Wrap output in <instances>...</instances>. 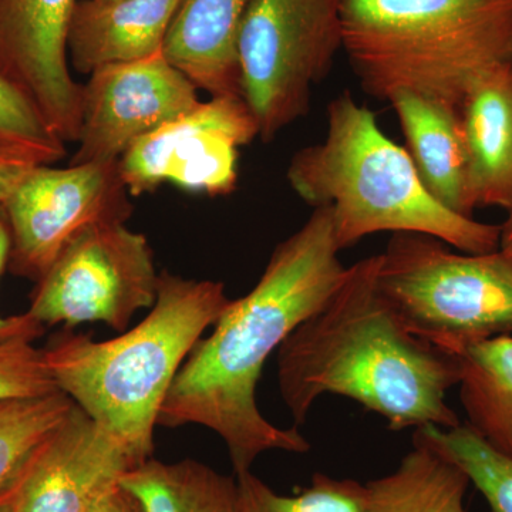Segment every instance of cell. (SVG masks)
Masks as SVG:
<instances>
[{"instance_id":"1","label":"cell","mask_w":512,"mask_h":512,"mask_svg":"<svg viewBox=\"0 0 512 512\" xmlns=\"http://www.w3.org/2000/svg\"><path fill=\"white\" fill-rule=\"evenodd\" d=\"M339 252L332 211L315 208L276 245L254 289L231 299L211 335L195 343L165 396L158 426L197 424L214 431L235 474L251 471L266 451H309L296 427L281 429L262 416L256 386L269 356L345 278L348 268Z\"/></svg>"},{"instance_id":"2","label":"cell","mask_w":512,"mask_h":512,"mask_svg":"<svg viewBox=\"0 0 512 512\" xmlns=\"http://www.w3.org/2000/svg\"><path fill=\"white\" fill-rule=\"evenodd\" d=\"M377 255L349 266L325 303L278 350L282 400L296 426L325 394L348 397L393 431L458 426L447 393L460 380L457 353L414 335L376 279Z\"/></svg>"},{"instance_id":"3","label":"cell","mask_w":512,"mask_h":512,"mask_svg":"<svg viewBox=\"0 0 512 512\" xmlns=\"http://www.w3.org/2000/svg\"><path fill=\"white\" fill-rule=\"evenodd\" d=\"M286 178L306 204L330 208L340 251L379 232L430 235L468 254L500 249L501 225L463 217L434 200L406 148L350 93L330 101L325 138L296 151Z\"/></svg>"},{"instance_id":"4","label":"cell","mask_w":512,"mask_h":512,"mask_svg":"<svg viewBox=\"0 0 512 512\" xmlns=\"http://www.w3.org/2000/svg\"><path fill=\"white\" fill-rule=\"evenodd\" d=\"M229 302L222 282L160 272L156 303L136 328L103 342L63 333L43 350L47 369L57 389L144 463L178 370Z\"/></svg>"},{"instance_id":"5","label":"cell","mask_w":512,"mask_h":512,"mask_svg":"<svg viewBox=\"0 0 512 512\" xmlns=\"http://www.w3.org/2000/svg\"><path fill=\"white\" fill-rule=\"evenodd\" d=\"M343 52L363 92H412L460 109L512 66V0H343Z\"/></svg>"},{"instance_id":"6","label":"cell","mask_w":512,"mask_h":512,"mask_svg":"<svg viewBox=\"0 0 512 512\" xmlns=\"http://www.w3.org/2000/svg\"><path fill=\"white\" fill-rule=\"evenodd\" d=\"M377 285L410 332L457 353L512 335V261L468 254L430 235L396 232L377 255Z\"/></svg>"},{"instance_id":"7","label":"cell","mask_w":512,"mask_h":512,"mask_svg":"<svg viewBox=\"0 0 512 512\" xmlns=\"http://www.w3.org/2000/svg\"><path fill=\"white\" fill-rule=\"evenodd\" d=\"M343 0H249L238 39L242 99L272 141L311 109L343 50Z\"/></svg>"},{"instance_id":"8","label":"cell","mask_w":512,"mask_h":512,"mask_svg":"<svg viewBox=\"0 0 512 512\" xmlns=\"http://www.w3.org/2000/svg\"><path fill=\"white\" fill-rule=\"evenodd\" d=\"M158 274L146 235L126 222L90 225L36 282L28 315L43 326L106 323L126 332L157 299Z\"/></svg>"},{"instance_id":"9","label":"cell","mask_w":512,"mask_h":512,"mask_svg":"<svg viewBox=\"0 0 512 512\" xmlns=\"http://www.w3.org/2000/svg\"><path fill=\"white\" fill-rule=\"evenodd\" d=\"M130 197L120 160L39 165L3 202L12 235L10 271L39 281L83 229L127 222L133 214Z\"/></svg>"},{"instance_id":"10","label":"cell","mask_w":512,"mask_h":512,"mask_svg":"<svg viewBox=\"0 0 512 512\" xmlns=\"http://www.w3.org/2000/svg\"><path fill=\"white\" fill-rule=\"evenodd\" d=\"M259 137L241 96H217L140 138L120 158L130 195L140 197L171 183L218 197L238 183L239 148Z\"/></svg>"},{"instance_id":"11","label":"cell","mask_w":512,"mask_h":512,"mask_svg":"<svg viewBox=\"0 0 512 512\" xmlns=\"http://www.w3.org/2000/svg\"><path fill=\"white\" fill-rule=\"evenodd\" d=\"M89 76L73 165L120 160L140 138L201 103L197 87L163 53Z\"/></svg>"},{"instance_id":"12","label":"cell","mask_w":512,"mask_h":512,"mask_svg":"<svg viewBox=\"0 0 512 512\" xmlns=\"http://www.w3.org/2000/svg\"><path fill=\"white\" fill-rule=\"evenodd\" d=\"M138 461L74 403L3 488L13 512H84Z\"/></svg>"},{"instance_id":"13","label":"cell","mask_w":512,"mask_h":512,"mask_svg":"<svg viewBox=\"0 0 512 512\" xmlns=\"http://www.w3.org/2000/svg\"><path fill=\"white\" fill-rule=\"evenodd\" d=\"M79 0H0V76L63 143H77L83 84L70 73V22Z\"/></svg>"},{"instance_id":"14","label":"cell","mask_w":512,"mask_h":512,"mask_svg":"<svg viewBox=\"0 0 512 512\" xmlns=\"http://www.w3.org/2000/svg\"><path fill=\"white\" fill-rule=\"evenodd\" d=\"M389 103L402 127L404 148L431 197L447 210L474 218L477 208L471 195L460 109L412 92L393 94Z\"/></svg>"},{"instance_id":"15","label":"cell","mask_w":512,"mask_h":512,"mask_svg":"<svg viewBox=\"0 0 512 512\" xmlns=\"http://www.w3.org/2000/svg\"><path fill=\"white\" fill-rule=\"evenodd\" d=\"M249 0H178L163 55L211 97L241 96L238 39Z\"/></svg>"},{"instance_id":"16","label":"cell","mask_w":512,"mask_h":512,"mask_svg":"<svg viewBox=\"0 0 512 512\" xmlns=\"http://www.w3.org/2000/svg\"><path fill=\"white\" fill-rule=\"evenodd\" d=\"M177 5L178 0H79L67 39L74 69L90 74L163 53Z\"/></svg>"},{"instance_id":"17","label":"cell","mask_w":512,"mask_h":512,"mask_svg":"<svg viewBox=\"0 0 512 512\" xmlns=\"http://www.w3.org/2000/svg\"><path fill=\"white\" fill-rule=\"evenodd\" d=\"M476 208L512 207V66L485 74L460 106Z\"/></svg>"},{"instance_id":"18","label":"cell","mask_w":512,"mask_h":512,"mask_svg":"<svg viewBox=\"0 0 512 512\" xmlns=\"http://www.w3.org/2000/svg\"><path fill=\"white\" fill-rule=\"evenodd\" d=\"M460 400L467 426L512 458V335L471 343L457 352Z\"/></svg>"},{"instance_id":"19","label":"cell","mask_w":512,"mask_h":512,"mask_svg":"<svg viewBox=\"0 0 512 512\" xmlns=\"http://www.w3.org/2000/svg\"><path fill=\"white\" fill-rule=\"evenodd\" d=\"M470 480L429 441L413 434V448L393 473L369 481V512H467Z\"/></svg>"},{"instance_id":"20","label":"cell","mask_w":512,"mask_h":512,"mask_svg":"<svg viewBox=\"0 0 512 512\" xmlns=\"http://www.w3.org/2000/svg\"><path fill=\"white\" fill-rule=\"evenodd\" d=\"M121 484L146 512H238L237 478L190 458L170 464L148 458L127 471Z\"/></svg>"},{"instance_id":"21","label":"cell","mask_w":512,"mask_h":512,"mask_svg":"<svg viewBox=\"0 0 512 512\" xmlns=\"http://www.w3.org/2000/svg\"><path fill=\"white\" fill-rule=\"evenodd\" d=\"M238 512H369V488L350 478L316 473L301 493H275L251 471L235 474Z\"/></svg>"},{"instance_id":"22","label":"cell","mask_w":512,"mask_h":512,"mask_svg":"<svg viewBox=\"0 0 512 512\" xmlns=\"http://www.w3.org/2000/svg\"><path fill=\"white\" fill-rule=\"evenodd\" d=\"M466 473L491 512H512V458L498 453L467 426H424L414 430Z\"/></svg>"},{"instance_id":"23","label":"cell","mask_w":512,"mask_h":512,"mask_svg":"<svg viewBox=\"0 0 512 512\" xmlns=\"http://www.w3.org/2000/svg\"><path fill=\"white\" fill-rule=\"evenodd\" d=\"M73 406V400L62 390L43 396L0 400V490Z\"/></svg>"},{"instance_id":"24","label":"cell","mask_w":512,"mask_h":512,"mask_svg":"<svg viewBox=\"0 0 512 512\" xmlns=\"http://www.w3.org/2000/svg\"><path fill=\"white\" fill-rule=\"evenodd\" d=\"M0 144L52 165L66 156V143L52 133L39 111L0 76Z\"/></svg>"},{"instance_id":"25","label":"cell","mask_w":512,"mask_h":512,"mask_svg":"<svg viewBox=\"0 0 512 512\" xmlns=\"http://www.w3.org/2000/svg\"><path fill=\"white\" fill-rule=\"evenodd\" d=\"M56 390L43 350L30 340L0 342V400L43 396Z\"/></svg>"},{"instance_id":"26","label":"cell","mask_w":512,"mask_h":512,"mask_svg":"<svg viewBox=\"0 0 512 512\" xmlns=\"http://www.w3.org/2000/svg\"><path fill=\"white\" fill-rule=\"evenodd\" d=\"M10 249H12V235H10V225L8 214H6L5 204L0 201V276L9 265ZM45 332V326L37 320L30 318L28 313L16 316L0 315V342L6 340H33L40 338Z\"/></svg>"},{"instance_id":"27","label":"cell","mask_w":512,"mask_h":512,"mask_svg":"<svg viewBox=\"0 0 512 512\" xmlns=\"http://www.w3.org/2000/svg\"><path fill=\"white\" fill-rule=\"evenodd\" d=\"M39 165L42 164L32 157L0 144V201L8 200L20 183Z\"/></svg>"},{"instance_id":"28","label":"cell","mask_w":512,"mask_h":512,"mask_svg":"<svg viewBox=\"0 0 512 512\" xmlns=\"http://www.w3.org/2000/svg\"><path fill=\"white\" fill-rule=\"evenodd\" d=\"M84 512H146L136 495L123 484L114 485Z\"/></svg>"},{"instance_id":"29","label":"cell","mask_w":512,"mask_h":512,"mask_svg":"<svg viewBox=\"0 0 512 512\" xmlns=\"http://www.w3.org/2000/svg\"><path fill=\"white\" fill-rule=\"evenodd\" d=\"M500 251L512 261V207L508 210L507 221L501 225Z\"/></svg>"},{"instance_id":"30","label":"cell","mask_w":512,"mask_h":512,"mask_svg":"<svg viewBox=\"0 0 512 512\" xmlns=\"http://www.w3.org/2000/svg\"><path fill=\"white\" fill-rule=\"evenodd\" d=\"M0 512H13L12 505L2 490H0Z\"/></svg>"},{"instance_id":"31","label":"cell","mask_w":512,"mask_h":512,"mask_svg":"<svg viewBox=\"0 0 512 512\" xmlns=\"http://www.w3.org/2000/svg\"><path fill=\"white\" fill-rule=\"evenodd\" d=\"M99 2H114V0H99Z\"/></svg>"}]
</instances>
